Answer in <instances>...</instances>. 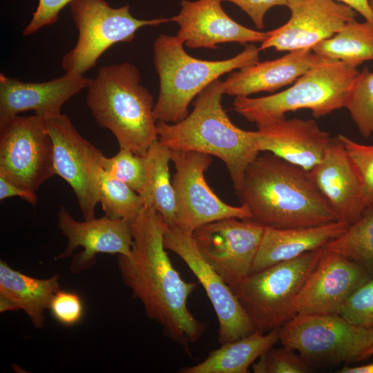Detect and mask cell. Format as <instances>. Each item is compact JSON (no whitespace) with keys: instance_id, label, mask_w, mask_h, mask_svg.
Returning <instances> with one entry per match:
<instances>
[{"instance_id":"obj_6","label":"cell","mask_w":373,"mask_h":373,"mask_svg":"<svg viewBox=\"0 0 373 373\" xmlns=\"http://www.w3.org/2000/svg\"><path fill=\"white\" fill-rule=\"evenodd\" d=\"M358 73L341 61L322 58L285 90L260 97H235L233 109L256 124L300 109H309L314 117L320 118L344 108Z\"/></svg>"},{"instance_id":"obj_42","label":"cell","mask_w":373,"mask_h":373,"mask_svg":"<svg viewBox=\"0 0 373 373\" xmlns=\"http://www.w3.org/2000/svg\"><path fill=\"white\" fill-rule=\"evenodd\" d=\"M373 354V347L370 350L369 352V356H372Z\"/></svg>"},{"instance_id":"obj_26","label":"cell","mask_w":373,"mask_h":373,"mask_svg":"<svg viewBox=\"0 0 373 373\" xmlns=\"http://www.w3.org/2000/svg\"><path fill=\"white\" fill-rule=\"evenodd\" d=\"M143 157L145 181L140 196L144 206L155 209L164 223L175 224L176 204L169 172L171 149L157 140L149 146Z\"/></svg>"},{"instance_id":"obj_27","label":"cell","mask_w":373,"mask_h":373,"mask_svg":"<svg viewBox=\"0 0 373 373\" xmlns=\"http://www.w3.org/2000/svg\"><path fill=\"white\" fill-rule=\"evenodd\" d=\"M312 50L323 59L341 61L356 68L364 61L373 60V24L366 20H352Z\"/></svg>"},{"instance_id":"obj_32","label":"cell","mask_w":373,"mask_h":373,"mask_svg":"<svg viewBox=\"0 0 373 373\" xmlns=\"http://www.w3.org/2000/svg\"><path fill=\"white\" fill-rule=\"evenodd\" d=\"M295 350L283 346L271 347L252 364L255 373H306L312 365Z\"/></svg>"},{"instance_id":"obj_4","label":"cell","mask_w":373,"mask_h":373,"mask_svg":"<svg viewBox=\"0 0 373 373\" xmlns=\"http://www.w3.org/2000/svg\"><path fill=\"white\" fill-rule=\"evenodd\" d=\"M131 63L99 68L87 88L86 102L96 124L110 131L119 148L144 155L158 140L155 103Z\"/></svg>"},{"instance_id":"obj_28","label":"cell","mask_w":373,"mask_h":373,"mask_svg":"<svg viewBox=\"0 0 373 373\" xmlns=\"http://www.w3.org/2000/svg\"><path fill=\"white\" fill-rule=\"evenodd\" d=\"M97 186L99 203L108 218L131 223L144 207V200L137 193L101 166L97 173Z\"/></svg>"},{"instance_id":"obj_19","label":"cell","mask_w":373,"mask_h":373,"mask_svg":"<svg viewBox=\"0 0 373 373\" xmlns=\"http://www.w3.org/2000/svg\"><path fill=\"white\" fill-rule=\"evenodd\" d=\"M91 79L65 74L44 82H26L0 74V125L24 111L45 119L61 114L62 106L87 88Z\"/></svg>"},{"instance_id":"obj_2","label":"cell","mask_w":373,"mask_h":373,"mask_svg":"<svg viewBox=\"0 0 373 373\" xmlns=\"http://www.w3.org/2000/svg\"><path fill=\"white\" fill-rule=\"evenodd\" d=\"M236 193L250 220L265 227H311L336 220L309 171L269 152L247 166Z\"/></svg>"},{"instance_id":"obj_25","label":"cell","mask_w":373,"mask_h":373,"mask_svg":"<svg viewBox=\"0 0 373 373\" xmlns=\"http://www.w3.org/2000/svg\"><path fill=\"white\" fill-rule=\"evenodd\" d=\"M279 329L251 334L221 345L197 365L184 367L181 373H247L258 358L279 341Z\"/></svg>"},{"instance_id":"obj_40","label":"cell","mask_w":373,"mask_h":373,"mask_svg":"<svg viewBox=\"0 0 373 373\" xmlns=\"http://www.w3.org/2000/svg\"><path fill=\"white\" fill-rule=\"evenodd\" d=\"M338 373H373V363L362 365L350 367L345 365L340 369Z\"/></svg>"},{"instance_id":"obj_17","label":"cell","mask_w":373,"mask_h":373,"mask_svg":"<svg viewBox=\"0 0 373 373\" xmlns=\"http://www.w3.org/2000/svg\"><path fill=\"white\" fill-rule=\"evenodd\" d=\"M57 227L66 238L67 245L55 260L67 258L78 247L83 249L73 258L70 264L73 273L77 274L93 267L97 254L128 256L131 253L133 244L131 226L124 220L105 216L77 221L61 206L58 212Z\"/></svg>"},{"instance_id":"obj_21","label":"cell","mask_w":373,"mask_h":373,"mask_svg":"<svg viewBox=\"0 0 373 373\" xmlns=\"http://www.w3.org/2000/svg\"><path fill=\"white\" fill-rule=\"evenodd\" d=\"M309 173L337 221L351 225L363 216L361 180L339 135L333 137L323 159Z\"/></svg>"},{"instance_id":"obj_39","label":"cell","mask_w":373,"mask_h":373,"mask_svg":"<svg viewBox=\"0 0 373 373\" xmlns=\"http://www.w3.org/2000/svg\"><path fill=\"white\" fill-rule=\"evenodd\" d=\"M343 3L358 12L364 19L373 24V10L368 0H336Z\"/></svg>"},{"instance_id":"obj_36","label":"cell","mask_w":373,"mask_h":373,"mask_svg":"<svg viewBox=\"0 0 373 373\" xmlns=\"http://www.w3.org/2000/svg\"><path fill=\"white\" fill-rule=\"evenodd\" d=\"M74 0H39L32 19L23 30V35H33L41 28L55 23L61 10Z\"/></svg>"},{"instance_id":"obj_23","label":"cell","mask_w":373,"mask_h":373,"mask_svg":"<svg viewBox=\"0 0 373 373\" xmlns=\"http://www.w3.org/2000/svg\"><path fill=\"white\" fill-rule=\"evenodd\" d=\"M333 221L323 224L287 229L265 227L251 274L305 253L325 247L350 227Z\"/></svg>"},{"instance_id":"obj_12","label":"cell","mask_w":373,"mask_h":373,"mask_svg":"<svg viewBox=\"0 0 373 373\" xmlns=\"http://www.w3.org/2000/svg\"><path fill=\"white\" fill-rule=\"evenodd\" d=\"M265 229L249 219L227 218L192 235L202 256L231 288L251 274Z\"/></svg>"},{"instance_id":"obj_33","label":"cell","mask_w":373,"mask_h":373,"mask_svg":"<svg viewBox=\"0 0 373 373\" xmlns=\"http://www.w3.org/2000/svg\"><path fill=\"white\" fill-rule=\"evenodd\" d=\"M338 135L360 178L365 213L373 211V144H362L343 135Z\"/></svg>"},{"instance_id":"obj_41","label":"cell","mask_w":373,"mask_h":373,"mask_svg":"<svg viewBox=\"0 0 373 373\" xmlns=\"http://www.w3.org/2000/svg\"><path fill=\"white\" fill-rule=\"evenodd\" d=\"M368 1H369V3L372 10H373V0H368Z\"/></svg>"},{"instance_id":"obj_24","label":"cell","mask_w":373,"mask_h":373,"mask_svg":"<svg viewBox=\"0 0 373 373\" xmlns=\"http://www.w3.org/2000/svg\"><path fill=\"white\" fill-rule=\"evenodd\" d=\"M56 274L45 279L35 278L0 261V312L22 309L36 328L44 325V311L59 290Z\"/></svg>"},{"instance_id":"obj_9","label":"cell","mask_w":373,"mask_h":373,"mask_svg":"<svg viewBox=\"0 0 373 373\" xmlns=\"http://www.w3.org/2000/svg\"><path fill=\"white\" fill-rule=\"evenodd\" d=\"M69 6L78 39L61 61L68 73L88 71L107 49L119 42H131L140 28L171 21L166 18L137 19L128 5L113 8L105 0H74Z\"/></svg>"},{"instance_id":"obj_29","label":"cell","mask_w":373,"mask_h":373,"mask_svg":"<svg viewBox=\"0 0 373 373\" xmlns=\"http://www.w3.org/2000/svg\"><path fill=\"white\" fill-rule=\"evenodd\" d=\"M324 248L355 262L373 277V211L365 212Z\"/></svg>"},{"instance_id":"obj_8","label":"cell","mask_w":373,"mask_h":373,"mask_svg":"<svg viewBox=\"0 0 373 373\" xmlns=\"http://www.w3.org/2000/svg\"><path fill=\"white\" fill-rule=\"evenodd\" d=\"M283 346L312 363H353L368 357L373 329L357 326L338 314H296L279 329Z\"/></svg>"},{"instance_id":"obj_20","label":"cell","mask_w":373,"mask_h":373,"mask_svg":"<svg viewBox=\"0 0 373 373\" xmlns=\"http://www.w3.org/2000/svg\"><path fill=\"white\" fill-rule=\"evenodd\" d=\"M256 126L260 153H271L308 171L322 161L333 139L312 119L285 117Z\"/></svg>"},{"instance_id":"obj_35","label":"cell","mask_w":373,"mask_h":373,"mask_svg":"<svg viewBox=\"0 0 373 373\" xmlns=\"http://www.w3.org/2000/svg\"><path fill=\"white\" fill-rule=\"evenodd\" d=\"M48 309L59 323L70 326L80 321L84 314L81 298L74 292L57 291L53 296Z\"/></svg>"},{"instance_id":"obj_22","label":"cell","mask_w":373,"mask_h":373,"mask_svg":"<svg viewBox=\"0 0 373 373\" xmlns=\"http://www.w3.org/2000/svg\"><path fill=\"white\" fill-rule=\"evenodd\" d=\"M321 59L312 49H302L289 51L276 59L258 61L231 72L224 81V94L248 97L274 92L294 83Z\"/></svg>"},{"instance_id":"obj_10","label":"cell","mask_w":373,"mask_h":373,"mask_svg":"<svg viewBox=\"0 0 373 373\" xmlns=\"http://www.w3.org/2000/svg\"><path fill=\"white\" fill-rule=\"evenodd\" d=\"M171 155L175 168L172 180L176 204L175 226L193 234L199 227L220 219H251L245 205L225 203L209 187L204 173L211 164V155L171 149Z\"/></svg>"},{"instance_id":"obj_5","label":"cell","mask_w":373,"mask_h":373,"mask_svg":"<svg viewBox=\"0 0 373 373\" xmlns=\"http://www.w3.org/2000/svg\"><path fill=\"white\" fill-rule=\"evenodd\" d=\"M177 35H160L153 46V63L160 79L154 106L157 121L177 123L184 119L191 101L220 77L259 61L260 48L247 45L236 56L209 61L190 56Z\"/></svg>"},{"instance_id":"obj_11","label":"cell","mask_w":373,"mask_h":373,"mask_svg":"<svg viewBox=\"0 0 373 373\" xmlns=\"http://www.w3.org/2000/svg\"><path fill=\"white\" fill-rule=\"evenodd\" d=\"M55 175L44 119L16 115L0 125V175L35 192Z\"/></svg>"},{"instance_id":"obj_16","label":"cell","mask_w":373,"mask_h":373,"mask_svg":"<svg viewBox=\"0 0 373 373\" xmlns=\"http://www.w3.org/2000/svg\"><path fill=\"white\" fill-rule=\"evenodd\" d=\"M287 7L290 18L284 25L268 31V37L259 47L260 50L312 49L356 16L354 9L336 0H288Z\"/></svg>"},{"instance_id":"obj_1","label":"cell","mask_w":373,"mask_h":373,"mask_svg":"<svg viewBox=\"0 0 373 373\" xmlns=\"http://www.w3.org/2000/svg\"><path fill=\"white\" fill-rule=\"evenodd\" d=\"M130 226L131 253L118 255L117 260L122 281L141 301L146 316L190 354L191 345L206 330L187 305L197 283L184 280L173 266L164 245V221L155 209L144 206Z\"/></svg>"},{"instance_id":"obj_15","label":"cell","mask_w":373,"mask_h":373,"mask_svg":"<svg viewBox=\"0 0 373 373\" xmlns=\"http://www.w3.org/2000/svg\"><path fill=\"white\" fill-rule=\"evenodd\" d=\"M372 278L361 265L323 247L294 298V311L296 314H338L350 296Z\"/></svg>"},{"instance_id":"obj_34","label":"cell","mask_w":373,"mask_h":373,"mask_svg":"<svg viewBox=\"0 0 373 373\" xmlns=\"http://www.w3.org/2000/svg\"><path fill=\"white\" fill-rule=\"evenodd\" d=\"M338 314L357 326L373 329V278L350 296Z\"/></svg>"},{"instance_id":"obj_7","label":"cell","mask_w":373,"mask_h":373,"mask_svg":"<svg viewBox=\"0 0 373 373\" xmlns=\"http://www.w3.org/2000/svg\"><path fill=\"white\" fill-rule=\"evenodd\" d=\"M323 248L251 274L231 287L256 330L280 328L296 313L294 300L319 260Z\"/></svg>"},{"instance_id":"obj_3","label":"cell","mask_w":373,"mask_h":373,"mask_svg":"<svg viewBox=\"0 0 373 373\" xmlns=\"http://www.w3.org/2000/svg\"><path fill=\"white\" fill-rule=\"evenodd\" d=\"M224 82L215 80L195 97L193 111L177 123L157 121L158 141L171 150L213 155L225 164L236 191L247 166L259 155L257 131L236 126L222 105Z\"/></svg>"},{"instance_id":"obj_14","label":"cell","mask_w":373,"mask_h":373,"mask_svg":"<svg viewBox=\"0 0 373 373\" xmlns=\"http://www.w3.org/2000/svg\"><path fill=\"white\" fill-rule=\"evenodd\" d=\"M53 145L55 175L75 194L84 220L95 218L99 203L97 173L104 154L77 131L64 114L44 119Z\"/></svg>"},{"instance_id":"obj_31","label":"cell","mask_w":373,"mask_h":373,"mask_svg":"<svg viewBox=\"0 0 373 373\" xmlns=\"http://www.w3.org/2000/svg\"><path fill=\"white\" fill-rule=\"evenodd\" d=\"M101 167L112 176L125 183L140 195L145 181V163L143 155L129 149L119 148L113 157L104 155L100 160Z\"/></svg>"},{"instance_id":"obj_37","label":"cell","mask_w":373,"mask_h":373,"mask_svg":"<svg viewBox=\"0 0 373 373\" xmlns=\"http://www.w3.org/2000/svg\"><path fill=\"white\" fill-rule=\"evenodd\" d=\"M229 1L242 10L251 19L258 30L265 27V17L274 6H287L288 0H220Z\"/></svg>"},{"instance_id":"obj_38","label":"cell","mask_w":373,"mask_h":373,"mask_svg":"<svg viewBox=\"0 0 373 373\" xmlns=\"http://www.w3.org/2000/svg\"><path fill=\"white\" fill-rule=\"evenodd\" d=\"M18 196L32 205L37 202L36 193L0 175V200Z\"/></svg>"},{"instance_id":"obj_18","label":"cell","mask_w":373,"mask_h":373,"mask_svg":"<svg viewBox=\"0 0 373 373\" xmlns=\"http://www.w3.org/2000/svg\"><path fill=\"white\" fill-rule=\"evenodd\" d=\"M220 0H182L178 15L170 18L179 30L177 36L189 48H217L218 44L262 43L268 32L247 28L229 17Z\"/></svg>"},{"instance_id":"obj_13","label":"cell","mask_w":373,"mask_h":373,"mask_svg":"<svg viewBox=\"0 0 373 373\" xmlns=\"http://www.w3.org/2000/svg\"><path fill=\"white\" fill-rule=\"evenodd\" d=\"M164 245L181 258L204 287L218 318L221 345L256 331L232 289L200 254L192 234L164 222Z\"/></svg>"},{"instance_id":"obj_30","label":"cell","mask_w":373,"mask_h":373,"mask_svg":"<svg viewBox=\"0 0 373 373\" xmlns=\"http://www.w3.org/2000/svg\"><path fill=\"white\" fill-rule=\"evenodd\" d=\"M344 108L365 138L373 135V72L365 66L354 79Z\"/></svg>"}]
</instances>
